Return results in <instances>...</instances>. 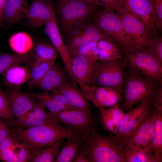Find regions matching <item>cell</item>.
<instances>
[{"mask_svg":"<svg viewBox=\"0 0 162 162\" xmlns=\"http://www.w3.org/2000/svg\"><path fill=\"white\" fill-rule=\"evenodd\" d=\"M148 50L162 64V39L156 33L151 36Z\"/></svg>","mask_w":162,"mask_h":162,"instance_id":"d590c367","label":"cell"},{"mask_svg":"<svg viewBox=\"0 0 162 162\" xmlns=\"http://www.w3.org/2000/svg\"><path fill=\"white\" fill-rule=\"evenodd\" d=\"M8 125L7 120L0 118V129Z\"/></svg>","mask_w":162,"mask_h":162,"instance_id":"bcb514c9","label":"cell"},{"mask_svg":"<svg viewBox=\"0 0 162 162\" xmlns=\"http://www.w3.org/2000/svg\"><path fill=\"white\" fill-rule=\"evenodd\" d=\"M78 84L86 98L98 109L115 106L120 107L122 104L124 99L123 89Z\"/></svg>","mask_w":162,"mask_h":162,"instance_id":"9c48e42d","label":"cell"},{"mask_svg":"<svg viewBox=\"0 0 162 162\" xmlns=\"http://www.w3.org/2000/svg\"><path fill=\"white\" fill-rule=\"evenodd\" d=\"M7 0H0V26L2 20L5 5Z\"/></svg>","mask_w":162,"mask_h":162,"instance_id":"f6af8a7d","label":"cell"},{"mask_svg":"<svg viewBox=\"0 0 162 162\" xmlns=\"http://www.w3.org/2000/svg\"><path fill=\"white\" fill-rule=\"evenodd\" d=\"M69 79L65 67L55 62L33 88L51 92L62 86L69 80Z\"/></svg>","mask_w":162,"mask_h":162,"instance_id":"ffe728a7","label":"cell"},{"mask_svg":"<svg viewBox=\"0 0 162 162\" xmlns=\"http://www.w3.org/2000/svg\"><path fill=\"white\" fill-rule=\"evenodd\" d=\"M89 19L67 34L65 44L71 57L86 44L102 39L111 40L101 31L94 22L90 21Z\"/></svg>","mask_w":162,"mask_h":162,"instance_id":"ba28073f","label":"cell"},{"mask_svg":"<svg viewBox=\"0 0 162 162\" xmlns=\"http://www.w3.org/2000/svg\"><path fill=\"white\" fill-rule=\"evenodd\" d=\"M121 162H155L152 151L130 144L121 147Z\"/></svg>","mask_w":162,"mask_h":162,"instance_id":"4316f807","label":"cell"},{"mask_svg":"<svg viewBox=\"0 0 162 162\" xmlns=\"http://www.w3.org/2000/svg\"><path fill=\"white\" fill-rule=\"evenodd\" d=\"M73 162H89L88 154L84 142L79 148Z\"/></svg>","mask_w":162,"mask_h":162,"instance_id":"7bdbcfd3","label":"cell"},{"mask_svg":"<svg viewBox=\"0 0 162 162\" xmlns=\"http://www.w3.org/2000/svg\"><path fill=\"white\" fill-rule=\"evenodd\" d=\"M155 118V108L153 104L137 124L122 146L125 144H130L152 151L150 146L154 136Z\"/></svg>","mask_w":162,"mask_h":162,"instance_id":"30bf717a","label":"cell"},{"mask_svg":"<svg viewBox=\"0 0 162 162\" xmlns=\"http://www.w3.org/2000/svg\"><path fill=\"white\" fill-rule=\"evenodd\" d=\"M35 151L18 141L15 146L13 154L7 162H30Z\"/></svg>","mask_w":162,"mask_h":162,"instance_id":"d6a6232c","label":"cell"},{"mask_svg":"<svg viewBox=\"0 0 162 162\" xmlns=\"http://www.w3.org/2000/svg\"><path fill=\"white\" fill-rule=\"evenodd\" d=\"M121 59L98 61L92 86L123 89L125 66Z\"/></svg>","mask_w":162,"mask_h":162,"instance_id":"52a82bcc","label":"cell"},{"mask_svg":"<svg viewBox=\"0 0 162 162\" xmlns=\"http://www.w3.org/2000/svg\"><path fill=\"white\" fill-rule=\"evenodd\" d=\"M35 59L38 62H54L59 54L52 43L39 41L34 43L31 50Z\"/></svg>","mask_w":162,"mask_h":162,"instance_id":"83f0119b","label":"cell"},{"mask_svg":"<svg viewBox=\"0 0 162 162\" xmlns=\"http://www.w3.org/2000/svg\"><path fill=\"white\" fill-rule=\"evenodd\" d=\"M98 42H90L84 45L78 49L74 55L90 57L94 48L97 46Z\"/></svg>","mask_w":162,"mask_h":162,"instance_id":"b9f144b4","label":"cell"},{"mask_svg":"<svg viewBox=\"0 0 162 162\" xmlns=\"http://www.w3.org/2000/svg\"><path fill=\"white\" fill-rule=\"evenodd\" d=\"M44 26L45 33L57 50L64 65L69 78L73 81L71 72L72 58L61 37L56 18L48 22Z\"/></svg>","mask_w":162,"mask_h":162,"instance_id":"d6986e66","label":"cell"},{"mask_svg":"<svg viewBox=\"0 0 162 162\" xmlns=\"http://www.w3.org/2000/svg\"><path fill=\"white\" fill-rule=\"evenodd\" d=\"M121 0H94V5L100 6L104 9L117 10L120 6Z\"/></svg>","mask_w":162,"mask_h":162,"instance_id":"60d3db41","label":"cell"},{"mask_svg":"<svg viewBox=\"0 0 162 162\" xmlns=\"http://www.w3.org/2000/svg\"><path fill=\"white\" fill-rule=\"evenodd\" d=\"M50 113L55 120L77 133L86 134L94 126L92 114L84 111L73 109Z\"/></svg>","mask_w":162,"mask_h":162,"instance_id":"4fadbf2b","label":"cell"},{"mask_svg":"<svg viewBox=\"0 0 162 162\" xmlns=\"http://www.w3.org/2000/svg\"><path fill=\"white\" fill-rule=\"evenodd\" d=\"M28 7L26 0H7L2 24L12 25L26 17Z\"/></svg>","mask_w":162,"mask_h":162,"instance_id":"603a6c76","label":"cell"},{"mask_svg":"<svg viewBox=\"0 0 162 162\" xmlns=\"http://www.w3.org/2000/svg\"><path fill=\"white\" fill-rule=\"evenodd\" d=\"M51 92L55 102L60 111L75 109L69 104L62 94L54 90Z\"/></svg>","mask_w":162,"mask_h":162,"instance_id":"f35d334b","label":"cell"},{"mask_svg":"<svg viewBox=\"0 0 162 162\" xmlns=\"http://www.w3.org/2000/svg\"><path fill=\"white\" fill-rule=\"evenodd\" d=\"M6 86L20 87L30 78V71L26 66L19 64L13 65L2 73Z\"/></svg>","mask_w":162,"mask_h":162,"instance_id":"d4e9b609","label":"cell"},{"mask_svg":"<svg viewBox=\"0 0 162 162\" xmlns=\"http://www.w3.org/2000/svg\"><path fill=\"white\" fill-rule=\"evenodd\" d=\"M0 160H1V157L0 154Z\"/></svg>","mask_w":162,"mask_h":162,"instance_id":"c3c4849f","label":"cell"},{"mask_svg":"<svg viewBox=\"0 0 162 162\" xmlns=\"http://www.w3.org/2000/svg\"><path fill=\"white\" fill-rule=\"evenodd\" d=\"M157 83L129 70L125 74L124 99L121 109L124 112L155 93Z\"/></svg>","mask_w":162,"mask_h":162,"instance_id":"277c9868","label":"cell"},{"mask_svg":"<svg viewBox=\"0 0 162 162\" xmlns=\"http://www.w3.org/2000/svg\"></svg>","mask_w":162,"mask_h":162,"instance_id":"681fc988","label":"cell"},{"mask_svg":"<svg viewBox=\"0 0 162 162\" xmlns=\"http://www.w3.org/2000/svg\"><path fill=\"white\" fill-rule=\"evenodd\" d=\"M58 6L61 28L66 35L91 18L96 7L82 0H59Z\"/></svg>","mask_w":162,"mask_h":162,"instance_id":"5b68a950","label":"cell"},{"mask_svg":"<svg viewBox=\"0 0 162 162\" xmlns=\"http://www.w3.org/2000/svg\"><path fill=\"white\" fill-rule=\"evenodd\" d=\"M98 46L100 49L105 50L114 56L117 59H122V56L120 50L111 39H104L98 42Z\"/></svg>","mask_w":162,"mask_h":162,"instance_id":"74e56055","label":"cell"},{"mask_svg":"<svg viewBox=\"0 0 162 162\" xmlns=\"http://www.w3.org/2000/svg\"><path fill=\"white\" fill-rule=\"evenodd\" d=\"M122 49L124 54L123 61L129 70L162 84V64L148 50L142 51L135 48Z\"/></svg>","mask_w":162,"mask_h":162,"instance_id":"3957f363","label":"cell"},{"mask_svg":"<svg viewBox=\"0 0 162 162\" xmlns=\"http://www.w3.org/2000/svg\"><path fill=\"white\" fill-rule=\"evenodd\" d=\"M93 16L94 23L101 31L122 49L136 48L125 31L116 11L106 9L100 10L95 9Z\"/></svg>","mask_w":162,"mask_h":162,"instance_id":"8992f818","label":"cell"},{"mask_svg":"<svg viewBox=\"0 0 162 162\" xmlns=\"http://www.w3.org/2000/svg\"><path fill=\"white\" fill-rule=\"evenodd\" d=\"M27 93L38 103L47 108L49 112L56 113L60 111L55 102L51 92L44 91L40 92H30Z\"/></svg>","mask_w":162,"mask_h":162,"instance_id":"836d02e7","label":"cell"},{"mask_svg":"<svg viewBox=\"0 0 162 162\" xmlns=\"http://www.w3.org/2000/svg\"><path fill=\"white\" fill-rule=\"evenodd\" d=\"M18 141L12 135L8 137L0 144L1 160L7 162L13 153Z\"/></svg>","mask_w":162,"mask_h":162,"instance_id":"e575fe53","label":"cell"},{"mask_svg":"<svg viewBox=\"0 0 162 162\" xmlns=\"http://www.w3.org/2000/svg\"><path fill=\"white\" fill-rule=\"evenodd\" d=\"M71 57L73 81L78 84L92 86L98 61L89 56L80 55Z\"/></svg>","mask_w":162,"mask_h":162,"instance_id":"2e32d148","label":"cell"},{"mask_svg":"<svg viewBox=\"0 0 162 162\" xmlns=\"http://www.w3.org/2000/svg\"><path fill=\"white\" fill-rule=\"evenodd\" d=\"M38 102L31 110L20 117L7 120L9 127L14 131H18L55 121L51 113Z\"/></svg>","mask_w":162,"mask_h":162,"instance_id":"9a60e30c","label":"cell"},{"mask_svg":"<svg viewBox=\"0 0 162 162\" xmlns=\"http://www.w3.org/2000/svg\"><path fill=\"white\" fill-rule=\"evenodd\" d=\"M7 94L11 113L19 118L32 109L38 102L20 87L7 86Z\"/></svg>","mask_w":162,"mask_h":162,"instance_id":"ac0fdd59","label":"cell"},{"mask_svg":"<svg viewBox=\"0 0 162 162\" xmlns=\"http://www.w3.org/2000/svg\"><path fill=\"white\" fill-rule=\"evenodd\" d=\"M156 91L138 104L137 106L134 107L125 113L118 131L114 135L116 140L120 144L121 148L137 124L153 105Z\"/></svg>","mask_w":162,"mask_h":162,"instance_id":"8fae6325","label":"cell"},{"mask_svg":"<svg viewBox=\"0 0 162 162\" xmlns=\"http://www.w3.org/2000/svg\"><path fill=\"white\" fill-rule=\"evenodd\" d=\"M156 118L152 142L150 146L155 162L162 161V105L154 104Z\"/></svg>","mask_w":162,"mask_h":162,"instance_id":"484cf974","label":"cell"},{"mask_svg":"<svg viewBox=\"0 0 162 162\" xmlns=\"http://www.w3.org/2000/svg\"><path fill=\"white\" fill-rule=\"evenodd\" d=\"M156 21V28H162V0H150Z\"/></svg>","mask_w":162,"mask_h":162,"instance_id":"ab89813d","label":"cell"},{"mask_svg":"<svg viewBox=\"0 0 162 162\" xmlns=\"http://www.w3.org/2000/svg\"><path fill=\"white\" fill-rule=\"evenodd\" d=\"M98 110L100 121L103 128L111 134L116 135L125 112L118 106Z\"/></svg>","mask_w":162,"mask_h":162,"instance_id":"7402d4cb","label":"cell"},{"mask_svg":"<svg viewBox=\"0 0 162 162\" xmlns=\"http://www.w3.org/2000/svg\"><path fill=\"white\" fill-rule=\"evenodd\" d=\"M120 4L144 25L150 35L156 32V21L150 0H121Z\"/></svg>","mask_w":162,"mask_h":162,"instance_id":"5bb4252c","label":"cell"},{"mask_svg":"<svg viewBox=\"0 0 162 162\" xmlns=\"http://www.w3.org/2000/svg\"><path fill=\"white\" fill-rule=\"evenodd\" d=\"M86 133L77 134L67 138V141L60 149L55 162H73L79 148L84 142Z\"/></svg>","mask_w":162,"mask_h":162,"instance_id":"cb8c5ba5","label":"cell"},{"mask_svg":"<svg viewBox=\"0 0 162 162\" xmlns=\"http://www.w3.org/2000/svg\"><path fill=\"white\" fill-rule=\"evenodd\" d=\"M54 62H34L29 67L31 77L28 81V86L33 88L42 78Z\"/></svg>","mask_w":162,"mask_h":162,"instance_id":"1f68e13d","label":"cell"},{"mask_svg":"<svg viewBox=\"0 0 162 162\" xmlns=\"http://www.w3.org/2000/svg\"><path fill=\"white\" fill-rule=\"evenodd\" d=\"M0 118L7 120L14 119L10 110L7 94L0 88Z\"/></svg>","mask_w":162,"mask_h":162,"instance_id":"8d00e7d4","label":"cell"},{"mask_svg":"<svg viewBox=\"0 0 162 162\" xmlns=\"http://www.w3.org/2000/svg\"><path fill=\"white\" fill-rule=\"evenodd\" d=\"M84 143L89 162H121V148L114 135H103L94 126L86 134Z\"/></svg>","mask_w":162,"mask_h":162,"instance_id":"7a4b0ae2","label":"cell"},{"mask_svg":"<svg viewBox=\"0 0 162 162\" xmlns=\"http://www.w3.org/2000/svg\"><path fill=\"white\" fill-rule=\"evenodd\" d=\"M74 82L69 80L62 86L54 90L62 94L75 109L92 114L88 100Z\"/></svg>","mask_w":162,"mask_h":162,"instance_id":"44dd1931","label":"cell"},{"mask_svg":"<svg viewBox=\"0 0 162 162\" xmlns=\"http://www.w3.org/2000/svg\"><path fill=\"white\" fill-rule=\"evenodd\" d=\"M77 134H81L71 130L55 121L20 130H12V135L18 141L36 151Z\"/></svg>","mask_w":162,"mask_h":162,"instance_id":"6da1fadb","label":"cell"},{"mask_svg":"<svg viewBox=\"0 0 162 162\" xmlns=\"http://www.w3.org/2000/svg\"><path fill=\"white\" fill-rule=\"evenodd\" d=\"M9 45L15 53L24 54L30 51L34 43L32 38L27 33L19 32L11 35L8 40Z\"/></svg>","mask_w":162,"mask_h":162,"instance_id":"f546056e","label":"cell"},{"mask_svg":"<svg viewBox=\"0 0 162 162\" xmlns=\"http://www.w3.org/2000/svg\"><path fill=\"white\" fill-rule=\"evenodd\" d=\"M35 61L31 50L24 54L4 53L0 55V74L11 66L16 64H25L29 67Z\"/></svg>","mask_w":162,"mask_h":162,"instance_id":"f1b7e54d","label":"cell"},{"mask_svg":"<svg viewBox=\"0 0 162 162\" xmlns=\"http://www.w3.org/2000/svg\"><path fill=\"white\" fill-rule=\"evenodd\" d=\"M89 2L94 5V0H82Z\"/></svg>","mask_w":162,"mask_h":162,"instance_id":"7dc6e473","label":"cell"},{"mask_svg":"<svg viewBox=\"0 0 162 162\" xmlns=\"http://www.w3.org/2000/svg\"><path fill=\"white\" fill-rule=\"evenodd\" d=\"M29 25L38 28L56 18L54 5L51 0H32L26 16Z\"/></svg>","mask_w":162,"mask_h":162,"instance_id":"e0dca14e","label":"cell"},{"mask_svg":"<svg viewBox=\"0 0 162 162\" xmlns=\"http://www.w3.org/2000/svg\"><path fill=\"white\" fill-rule=\"evenodd\" d=\"M120 18L123 28L136 48L148 50L151 35L144 25L122 7L116 10Z\"/></svg>","mask_w":162,"mask_h":162,"instance_id":"7c38bea8","label":"cell"},{"mask_svg":"<svg viewBox=\"0 0 162 162\" xmlns=\"http://www.w3.org/2000/svg\"><path fill=\"white\" fill-rule=\"evenodd\" d=\"M64 139L35 151L32 162H55L58 152L65 142Z\"/></svg>","mask_w":162,"mask_h":162,"instance_id":"4dcf8cb0","label":"cell"},{"mask_svg":"<svg viewBox=\"0 0 162 162\" xmlns=\"http://www.w3.org/2000/svg\"><path fill=\"white\" fill-rule=\"evenodd\" d=\"M12 135V130L8 125L1 128L0 129V144Z\"/></svg>","mask_w":162,"mask_h":162,"instance_id":"ee69618b","label":"cell"}]
</instances>
